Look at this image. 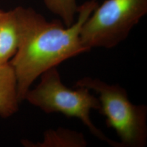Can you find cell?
Instances as JSON below:
<instances>
[{"label": "cell", "mask_w": 147, "mask_h": 147, "mask_svg": "<svg viewBox=\"0 0 147 147\" xmlns=\"http://www.w3.org/2000/svg\"><path fill=\"white\" fill-rule=\"evenodd\" d=\"M19 104L14 69L9 62L0 64V117L8 118L13 115Z\"/></svg>", "instance_id": "6"}, {"label": "cell", "mask_w": 147, "mask_h": 147, "mask_svg": "<svg viewBox=\"0 0 147 147\" xmlns=\"http://www.w3.org/2000/svg\"><path fill=\"white\" fill-rule=\"evenodd\" d=\"M75 86L93 90L98 95L99 112L106 117V125L115 130L121 147L146 146V106L132 104L124 88L96 78L84 77L78 80Z\"/></svg>", "instance_id": "3"}, {"label": "cell", "mask_w": 147, "mask_h": 147, "mask_svg": "<svg viewBox=\"0 0 147 147\" xmlns=\"http://www.w3.org/2000/svg\"><path fill=\"white\" fill-rule=\"evenodd\" d=\"M96 0L78 8V19L65 28L59 20L47 21L32 8L19 7L22 23L21 43L9 63L16 78L19 102L25 100L33 82L45 71L89 49L82 45L80 33L84 22L97 7Z\"/></svg>", "instance_id": "1"}, {"label": "cell", "mask_w": 147, "mask_h": 147, "mask_svg": "<svg viewBox=\"0 0 147 147\" xmlns=\"http://www.w3.org/2000/svg\"><path fill=\"white\" fill-rule=\"evenodd\" d=\"M147 12V0H106L82 25V44L89 49H112L127 38Z\"/></svg>", "instance_id": "4"}, {"label": "cell", "mask_w": 147, "mask_h": 147, "mask_svg": "<svg viewBox=\"0 0 147 147\" xmlns=\"http://www.w3.org/2000/svg\"><path fill=\"white\" fill-rule=\"evenodd\" d=\"M41 80L35 89H29L25 100L39 108L45 113H61L67 117L80 119L95 137L110 146L121 147L119 142H115L105 136L91 121V110H99L100 101L85 87H77L71 90L62 83L57 67H52L42 74Z\"/></svg>", "instance_id": "2"}, {"label": "cell", "mask_w": 147, "mask_h": 147, "mask_svg": "<svg viewBox=\"0 0 147 147\" xmlns=\"http://www.w3.org/2000/svg\"><path fill=\"white\" fill-rule=\"evenodd\" d=\"M22 143L34 147H84L87 144L83 134L64 128L47 130L41 142L33 143L25 140Z\"/></svg>", "instance_id": "7"}, {"label": "cell", "mask_w": 147, "mask_h": 147, "mask_svg": "<svg viewBox=\"0 0 147 147\" xmlns=\"http://www.w3.org/2000/svg\"><path fill=\"white\" fill-rule=\"evenodd\" d=\"M47 8L59 16L67 27L74 23L78 6L76 0H44Z\"/></svg>", "instance_id": "8"}, {"label": "cell", "mask_w": 147, "mask_h": 147, "mask_svg": "<svg viewBox=\"0 0 147 147\" xmlns=\"http://www.w3.org/2000/svg\"><path fill=\"white\" fill-rule=\"evenodd\" d=\"M22 37L19 7L0 10V64L8 63L17 51Z\"/></svg>", "instance_id": "5"}]
</instances>
